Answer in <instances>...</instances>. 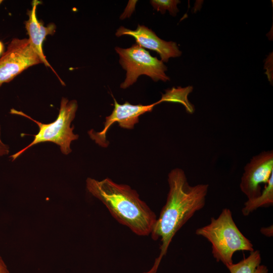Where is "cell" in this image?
<instances>
[{"label": "cell", "instance_id": "6da1fadb", "mask_svg": "<svg viewBox=\"0 0 273 273\" xmlns=\"http://www.w3.org/2000/svg\"><path fill=\"white\" fill-rule=\"evenodd\" d=\"M168 183L166 203L151 233L153 240H160L159 255L163 257L176 233L204 207L209 187L207 184L190 185L185 172L179 168L169 172Z\"/></svg>", "mask_w": 273, "mask_h": 273}, {"label": "cell", "instance_id": "7a4b0ae2", "mask_svg": "<svg viewBox=\"0 0 273 273\" xmlns=\"http://www.w3.org/2000/svg\"><path fill=\"white\" fill-rule=\"evenodd\" d=\"M86 186L88 191L102 202L118 222L138 236L151 234L157 216L135 190L108 177L101 180L88 177Z\"/></svg>", "mask_w": 273, "mask_h": 273}, {"label": "cell", "instance_id": "3957f363", "mask_svg": "<svg viewBox=\"0 0 273 273\" xmlns=\"http://www.w3.org/2000/svg\"><path fill=\"white\" fill-rule=\"evenodd\" d=\"M195 233L211 244L213 256L226 266L233 263L236 252L254 250L251 242L238 228L228 208L222 209L217 218L212 217L208 224L197 229Z\"/></svg>", "mask_w": 273, "mask_h": 273}, {"label": "cell", "instance_id": "277c9868", "mask_svg": "<svg viewBox=\"0 0 273 273\" xmlns=\"http://www.w3.org/2000/svg\"><path fill=\"white\" fill-rule=\"evenodd\" d=\"M78 105L76 100L69 101L62 98L59 113L55 121L50 123H43L33 119L21 111L14 109L11 110L13 114L19 115L30 119L38 125L39 131L34 135L32 142L27 146L11 156L15 160L20 155L32 146L40 143L53 142L60 147L62 153L68 155L72 152L70 145L72 142L77 140L79 135L73 132L74 127L71 123L75 117Z\"/></svg>", "mask_w": 273, "mask_h": 273}, {"label": "cell", "instance_id": "5b68a950", "mask_svg": "<svg viewBox=\"0 0 273 273\" xmlns=\"http://www.w3.org/2000/svg\"><path fill=\"white\" fill-rule=\"evenodd\" d=\"M119 56V63L126 70V78L120 84L122 88H126L134 84L139 76L145 75L154 81L169 80L166 74L167 67L156 57L135 43L127 49L116 47L115 48Z\"/></svg>", "mask_w": 273, "mask_h": 273}, {"label": "cell", "instance_id": "8992f818", "mask_svg": "<svg viewBox=\"0 0 273 273\" xmlns=\"http://www.w3.org/2000/svg\"><path fill=\"white\" fill-rule=\"evenodd\" d=\"M42 63L28 39L14 38L0 58V87L32 66Z\"/></svg>", "mask_w": 273, "mask_h": 273}, {"label": "cell", "instance_id": "52a82bcc", "mask_svg": "<svg viewBox=\"0 0 273 273\" xmlns=\"http://www.w3.org/2000/svg\"><path fill=\"white\" fill-rule=\"evenodd\" d=\"M273 174V152L263 151L253 156L244 167L240 187L248 199L261 193V184H267Z\"/></svg>", "mask_w": 273, "mask_h": 273}, {"label": "cell", "instance_id": "ba28073f", "mask_svg": "<svg viewBox=\"0 0 273 273\" xmlns=\"http://www.w3.org/2000/svg\"><path fill=\"white\" fill-rule=\"evenodd\" d=\"M114 107L111 114L106 117L104 126L102 130L95 132L91 130L88 134L92 140L102 147L106 148L109 145V142L106 139V133L115 122H117L119 126L123 128L132 129L135 124L139 122V117L141 115L151 112L153 107L158 104V102L143 105L142 104L132 105L128 102L119 104L114 98Z\"/></svg>", "mask_w": 273, "mask_h": 273}, {"label": "cell", "instance_id": "9c48e42d", "mask_svg": "<svg viewBox=\"0 0 273 273\" xmlns=\"http://www.w3.org/2000/svg\"><path fill=\"white\" fill-rule=\"evenodd\" d=\"M115 34L118 37L124 35L133 37L136 43L143 48L156 52L163 62H167L170 58L179 57L182 53L176 42L161 39L153 31L144 25H138L134 30L120 26Z\"/></svg>", "mask_w": 273, "mask_h": 273}, {"label": "cell", "instance_id": "30bf717a", "mask_svg": "<svg viewBox=\"0 0 273 273\" xmlns=\"http://www.w3.org/2000/svg\"><path fill=\"white\" fill-rule=\"evenodd\" d=\"M39 3L38 1H33L32 8L27 12L29 19L25 22V28L29 36L28 39L32 48L40 58L41 63L46 67L51 68L56 73L43 53L42 44L47 35L54 34L56 27L53 23H50L47 26H44L38 21L36 10Z\"/></svg>", "mask_w": 273, "mask_h": 273}, {"label": "cell", "instance_id": "8fae6325", "mask_svg": "<svg viewBox=\"0 0 273 273\" xmlns=\"http://www.w3.org/2000/svg\"><path fill=\"white\" fill-rule=\"evenodd\" d=\"M261 257L259 250L250 252L246 258L226 266L230 273H268L267 267L261 264Z\"/></svg>", "mask_w": 273, "mask_h": 273}, {"label": "cell", "instance_id": "7c38bea8", "mask_svg": "<svg viewBox=\"0 0 273 273\" xmlns=\"http://www.w3.org/2000/svg\"><path fill=\"white\" fill-rule=\"evenodd\" d=\"M273 204V174L271 175L264 189L255 198L248 199L242 209L243 215L247 216L258 208L268 207Z\"/></svg>", "mask_w": 273, "mask_h": 273}, {"label": "cell", "instance_id": "4fadbf2b", "mask_svg": "<svg viewBox=\"0 0 273 273\" xmlns=\"http://www.w3.org/2000/svg\"><path fill=\"white\" fill-rule=\"evenodd\" d=\"M193 90L192 86L185 87H173L166 90L164 94H162L161 99L158 101L160 104L163 102L180 103L184 106L187 113L193 114L195 112V107L189 101L188 97Z\"/></svg>", "mask_w": 273, "mask_h": 273}, {"label": "cell", "instance_id": "5bb4252c", "mask_svg": "<svg viewBox=\"0 0 273 273\" xmlns=\"http://www.w3.org/2000/svg\"><path fill=\"white\" fill-rule=\"evenodd\" d=\"M180 3V2L177 0L150 1V3L154 9L160 12L162 14H165L166 11H168L170 14L173 16H176L179 11L177 5Z\"/></svg>", "mask_w": 273, "mask_h": 273}, {"label": "cell", "instance_id": "9a60e30c", "mask_svg": "<svg viewBox=\"0 0 273 273\" xmlns=\"http://www.w3.org/2000/svg\"><path fill=\"white\" fill-rule=\"evenodd\" d=\"M136 1H129L128 3L127 6L124 10L122 15L120 16V19H125L126 17H129L131 13L133 12L129 10H134L135 5L136 4Z\"/></svg>", "mask_w": 273, "mask_h": 273}, {"label": "cell", "instance_id": "2e32d148", "mask_svg": "<svg viewBox=\"0 0 273 273\" xmlns=\"http://www.w3.org/2000/svg\"><path fill=\"white\" fill-rule=\"evenodd\" d=\"M163 256L160 255L155 258L153 265L148 271L142 273H157Z\"/></svg>", "mask_w": 273, "mask_h": 273}, {"label": "cell", "instance_id": "e0dca14e", "mask_svg": "<svg viewBox=\"0 0 273 273\" xmlns=\"http://www.w3.org/2000/svg\"><path fill=\"white\" fill-rule=\"evenodd\" d=\"M9 153V146L5 144L1 139V126L0 125V157L7 155Z\"/></svg>", "mask_w": 273, "mask_h": 273}, {"label": "cell", "instance_id": "ac0fdd59", "mask_svg": "<svg viewBox=\"0 0 273 273\" xmlns=\"http://www.w3.org/2000/svg\"><path fill=\"white\" fill-rule=\"evenodd\" d=\"M0 273H10L7 266L0 256Z\"/></svg>", "mask_w": 273, "mask_h": 273}, {"label": "cell", "instance_id": "d6986e66", "mask_svg": "<svg viewBox=\"0 0 273 273\" xmlns=\"http://www.w3.org/2000/svg\"><path fill=\"white\" fill-rule=\"evenodd\" d=\"M271 227L269 226V230H268V228H262L261 230V232L263 235L267 236H271L272 235V230L271 231Z\"/></svg>", "mask_w": 273, "mask_h": 273}, {"label": "cell", "instance_id": "ffe728a7", "mask_svg": "<svg viewBox=\"0 0 273 273\" xmlns=\"http://www.w3.org/2000/svg\"><path fill=\"white\" fill-rule=\"evenodd\" d=\"M4 50V46L3 43L1 41H0V56L2 54L3 55Z\"/></svg>", "mask_w": 273, "mask_h": 273}, {"label": "cell", "instance_id": "44dd1931", "mask_svg": "<svg viewBox=\"0 0 273 273\" xmlns=\"http://www.w3.org/2000/svg\"><path fill=\"white\" fill-rule=\"evenodd\" d=\"M2 2H3V1L0 0V5L2 4Z\"/></svg>", "mask_w": 273, "mask_h": 273}]
</instances>
